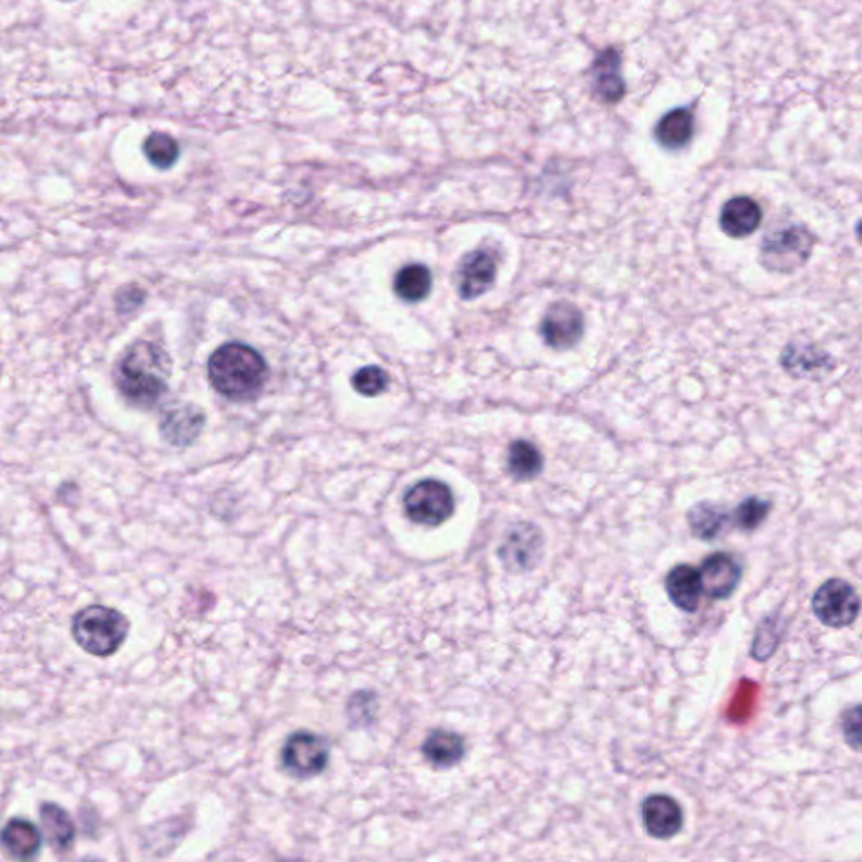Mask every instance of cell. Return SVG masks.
I'll use <instances>...</instances> for the list:
<instances>
[{"mask_svg":"<svg viewBox=\"0 0 862 862\" xmlns=\"http://www.w3.org/2000/svg\"><path fill=\"white\" fill-rule=\"evenodd\" d=\"M171 376V360L153 342H135L120 361L117 386L126 401L137 408L156 406L166 394Z\"/></svg>","mask_w":862,"mask_h":862,"instance_id":"cell-1","label":"cell"},{"mask_svg":"<svg viewBox=\"0 0 862 862\" xmlns=\"http://www.w3.org/2000/svg\"><path fill=\"white\" fill-rule=\"evenodd\" d=\"M208 374L219 394L228 400L248 401L258 397L270 371L258 351L241 342H230L213 352Z\"/></svg>","mask_w":862,"mask_h":862,"instance_id":"cell-2","label":"cell"},{"mask_svg":"<svg viewBox=\"0 0 862 862\" xmlns=\"http://www.w3.org/2000/svg\"><path fill=\"white\" fill-rule=\"evenodd\" d=\"M129 630L125 615L104 605H92L73 620L74 641L83 651L97 657L116 654L125 642Z\"/></svg>","mask_w":862,"mask_h":862,"instance_id":"cell-3","label":"cell"},{"mask_svg":"<svg viewBox=\"0 0 862 862\" xmlns=\"http://www.w3.org/2000/svg\"><path fill=\"white\" fill-rule=\"evenodd\" d=\"M545 534L534 522L518 521L506 530L497 556L509 573H531L545 558Z\"/></svg>","mask_w":862,"mask_h":862,"instance_id":"cell-4","label":"cell"},{"mask_svg":"<svg viewBox=\"0 0 862 862\" xmlns=\"http://www.w3.org/2000/svg\"><path fill=\"white\" fill-rule=\"evenodd\" d=\"M814 236L802 227H785L766 234L762 245V264L766 270L792 274L808 264Z\"/></svg>","mask_w":862,"mask_h":862,"instance_id":"cell-5","label":"cell"},{"mask_svg":"<svg viewBox=\"0 0 862 862\" xmlns=\"http://www.w3.org/2000/svg\"><path fill=\"white\" fill-rule=\"evenodd\" d=\"M329 762V740L307 729H300L290 734L280 752L283 770L299 780H307L324 774Z\"/></svg>","mask_w":862,"mask_h":862,"instance_id":"cell-6","label":"cell"},{"mask_svg":"<svg viewBox=\"0 0 862 862\" xmlns=\"http://www.w3.org/2000/svg\"><path fill=\"white\" fill-rule=\"evenodd\" d=\"M861 610L859 593L849 581L830 578L812 596V611L822 626L846 629L858 620Z\"/></svg>","mask_w":862,"mask_h":862,"instance_id":"cell-7","label":"cell"},{"mask_svg":"<svg viewBox=\"0 0 862 862\" xmlns=\"http://www.w3.org/2000/svg\"><path fill=\"white\" fill-rule=\"evenodd\" d=\"M403 502L408 518L422 526H440L456 511L452 489L445 482L435 478H426L413 485Z\"/></svg>","mask_w":862,"mask_h":862,"instance_id":"cell-8","label":"cell"},{"mask_svg":"<svg viewBox=\"0 0 862 862\" xmlns=\"http://www.w3.org/2000/svg\"><path fill=\"white\" fill-rule=\"evenodd\" d=\"M585 332V318L576 305L559 300L549 305L541 323L543 341L555 351H568L581 341Z\"/></svg>","mask_w":862,"mask_h":862,"instance_id":"cell-9","label":"cell"},{"mask_svg":"<svg viewBox=\"0 0 862 862\" xmlns=\"http://www.w3.org/2000/svg\"><path fill=\"white\" fill-rule=\"evenodd\" d=\"M703 592L713 599H728L733 596L743 580V567L729 553L718 551L706 556L697 568Z\"/></svg>","mask_w":862,"mask_h":862,"instance_id":"cell-10","label":"cell"},{"mask_svg":"<svg viewBox=\"0 0 862 862\" xmlns=\"http://www.w3.org/2000/svg\"><path fill=\"white\" fill-rule=\"evenodd\" d=\"M642 824L652 839L669 840L684 827L681 803L666 793H652L642 800Z\"/></svg>","mask_w":862,"mask_h":862,"instance_id":"cell-11","label":"cell"},{"mask_svg":"<svg viewBox=\"0 0 862 862\" xmlns=\"http://www.w3.org/2000/svg\"><path fill=\"white\" fill-rule=\"evenodd\" d=\"M590 86L593 97L605 105H615L626 97L622 73V54L617 48H607L596 56L590 68Z\"/></svg>","mask_w":862,"mask_h":862,"instance_id":"cell-12","label":"cell"},{"mask_svg":"<svg viewBox=\"0 0 862 862\" xmlns=\"http://www.w3.org/2000/svg\"><path fill=\"white\" fill-rule=\"evenodd\" d=\"M206 416L194 404H178L160 420V435L174 447H190L203 432Z\"/></svg>","mask_w":862,"mask_h":862,"instance_id":"cell-13","label":"cell"},{"mask_svg":"<svg viewBox=\"0 0 862 862\" xmlns=\"http://www.w3.org/2000/svg\"><path fill=\"white\" fill-rule=\"evenodd\" d=\"M496 259L485 252H472L459 268V292L463 299L474 300L484 295L496 282Z\"/></svg>","mask_w":862,"mask_h":862,"instance_id":"cell-14","label":"cell"},{"mask_svg":"<svg viewBox=\"0 0 862 862\" xmlns=\"http://www.w3.org/2000/svg\"><path fill=\"white\" fill-rule=\"evenodd\" d=\"M763 221V209L755 199L746 196L733 197L723 206L719 227L729 238L741 240L752 236Z\"/></svg>","mask_w":862,"mask_h":862,"instance_id":"cell-15","label":"cell"},{"mask_svg":"<svg viewBox=\"0 0 862 862\" xmlns=\"http://www.w3.org/2000/svg\"><path fill=\"white\" fill-rule=\"evenodd\" d=\"M41 845V830L24 818H12L0 833V846L17 862L36 861Z\"/></svg>","mask_w":862,"mask_h":862,"instance_id":"cell-16","label":"cell"},{"mask_svg":"<svg viewBox=\"0 0 862 862\" xmlns=\"http://www.w3.org/2000/svg\"><path fill=\"white\" fill-rule=\"evenodd\" d=\"M666 593L679 610L694 614L703 598L700 571L691 564H676L666 576Z\"/></svg>","mask_w":862,"mask_h":862,"instance_id":"cell-17","label":"cell"},{"mask_svg":"<svg viewBox=\"0 0 862 862\" xmlns=\"http://www.w3.org/2000/svg\"><path fill=\"white\" fill-rule=\"evenodd\" d=\"M465 753V738L448 729H434L422 743L423 758L438 770H448L460 765Z\"/></svg>","mask_w":862,"mask_h":862,"instance_id":"cell-18","label":"cell"},{"mask_svg":"<svg viewBox=\"0 0 862 862\" xmlns=\"http://www.w3.org/2000/svg\"><path fill=\"white\" fill-rule=\"evenodd\" d=\"M655 138L667 150H679L694 135V117L688 108H676L663 117L655 126Z\"/></svg>","mask_w":862,"mask_h":862,"instance_id":"cell-19","label":"cell"},{"mask_svg":"<svg viewBox=\"0 0 862 862\" xmlns=\"http://www.w3.org/2000/svg\"><path fill=\"white\" fill-rule=\"evenodd\" d=\"M545 471V456L530 440H514L509 445L508 472L514 481L531 482Z\"/></svg>","mask_w":862,"mask_h":862,"instance_id":"cell-20","label":"cell"},{"mask_svg":"<svg viewBox=\"0 0 862 862\" xmlns=\"http://www.w3.org/2000/svg\"><path fill=\"white\" fill-rule=\"evenodd\" d=\"M39 817L49 846L56 851H66L76 836V827L70 814L58 803L46 802L39 809Z\"/></svg>","mask_w":862,"mask_h":862,"instance_id":"cell-21","label":"cell"},{"mask_svg":"<svg viewBox=\"0 0 862 862\" xmlns=\"http://www.w3.org/2000/svg\"><path fill=\"white\" fill-rule=\"evenodd\" d=\"M685 519L697 539L713 541L719 537L728 524L729 512L719 503L700 502L689 509Z\"/></svg>","mask_w":862,"mask_h":862,"instance_id":"cell-22","label":"cell"},{"mask_svg":"<svg viewBox=\"0 0 862 862\" xmlns=\"http://www.w3.org/2000/svg\"><path fill=\"white\" fill-rule=\"evenodd\" d=\"M780 361L785 369L797 378H808L812 373L833 369L830 355L822 352L821 349L812 348V345H790L785 349Z\"/></svg>","mask_w":862,"mask_h":862,"instance_id":"cell-23","label":"cell"},{"mask_svg":"<svg viewBox=\"0 0 862 862\" xmlns=\"http://www.w3.org/2000/svg\"><path fill=\"white\" fill-rule=\"evenodd\" d=\"M432 283H434L432 271L425 265H408L401 268L400 274L394 278V292L404 302L416 304L428 296Z\"/></svg>","mask_w":862,"mask_h":862,"instance_id":"cell-24","label":"cell"},{"mask_svg":"<svg viewBox=\"0 0 862 862\" xmlns=\"http://www.w3.org/2000/svg\"><path fill=\"white\" fill-rule=\"evenodd\" d=\"M179 144L174 137L167 134L148 135L147 141L144 142V154L148 162L156 166L157 169H169L174 166L179 159Z\"/></svg>","mask_w":862,"mask_h":862,"instance_id":"cell-25","label":"cell"},{"mask_svg":"<svg viewBox=\"0 0 862 862\" xmlns=\"http://www.w3.org/2000/svg\"><path fill=\"white\" fill-rule=\"evenodd\" d=\"M772 511L770 500L762 499V497L750 496L738 503L734 509L733 519L734 524L740 527L744 533H752L758 530L763 522L766 521Z\"/></svg>","mask_w":862,"mask_h":862,"instance_id":"cell-26","label":"cell"},{"mask_svg":"<svg viewBox=\"0 0 862 862\" xmlns=\"http://www.w3.org/2000/svg\"><path fill=\"white\" fill-rule=\"evenodd\" d=\"M345 713H348L349 726L352 729L369 728L378 715V697L374 692H355L354 696L349 700Z\"/></svg>","mask_w":862,"mask_h":862,"instance_id":"cell-27","label":"cell"},{"mask_svg":"<svg viewBox=\"0 0 862 862\" xmlns=\"http://www.w3.org/2000/svg\"><path fill=\"white\" fill-rule=\"evenodd\" d=\"M389 376L378 366H366L352 376V386L363 397H378L388 388Z\"/></svg>","mask_w":862,"mask_h":862,"instance_id":"cell-28","label":"cell"},{"mask_svg":"<svg viewBox=\"0 0 862 862\" xmlns=\"http://www.w3.org/2000/svg\"><path fill=\"white\" fill-rule=\"evenodd\" d=\"M842 733H845L848 744H851L854 750H859V741H861V707L854 706L846 713L845 718H842Z\"/></svg>","mask_w":862,"mask_h":862,"instance_id":"cell-29","label":"cell"},{"mask_svg":"<svg viewBox=\"0 0 862 862\" xmlns=\"http://www.w3.org/2000/svg\"><path fill=\"white\" fill-rule=\"evenodd\" d=\"M76 862H104L101 859L92 858V855H86V858L78 859Z\"/></svg>","mask_w":862,"mask_h":862,"instance_id":"cell-30","label":"cell"},{"mask_svg":"<svg viewBox=\"0 0 862 862\" xmlns=\"http://www.w3.org/2000/svg\"><path fill=\"white\" fill-rule=\"evenodd\" d=\"M280 862H304L302 859H282Z\"/></svg>","mask_w":862,"mask_h":862,"instance_id":"cell-31","label":"cell"}]
</instances>
